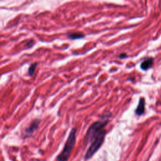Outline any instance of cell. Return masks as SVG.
<instances>
[{
    "label": "cell",
    "mask_w": 161,
    "mask_h": 161,
    "mask_svg": "<svg viewBox=\"0 0 161 161\" xmlns=\"http://www.w3.org/2000/svg\"><path fill=\"white\" fill-rule=\"evenodd\" d=\"M68 38L72 40H75V39H79V38H82L84 36V35L82 33H69L67 35Z\"/></svg>",
    "instance_id": "52a82bcc"
},
{
    "label": "cell",
    "mask_w": 161,
    "mask_h": 161,
    "mask_svg": "<svg viewBox=\"0 0 161 161\" xmlns=\"http://www.w3.org/2000/svg\"><path fill=\"white\" fill-rule=\"evenodd\" d=\"M36 65H37L36 63H35V64H31V65L30 66V67H29V69H28V73H29V75H30L31 76V75H33Z\"/></svg>",
    "instance_id": "ba28073f"
},
{
    "label": "cell",
    "mask_w": 161,
    "mask_h": 161,
    "mask_svg": "<svg viewBox=\"0 0 161 161\" xmlns=\"http://www.w3.org/2000/svg\"><path fill=\"white\" fill-rule=\"evenodd\" d=\"M40 121L39 119H35L33 121V122L30 124V125L24 131V138H26L30 136H31L33 132L36 130V128H38V126L40 123Z\"/></svg>",
    "instance_id": "277c9868"
},
{
    "label": "cell",
    "mask_w": 161,
    "mask_h": 161,
    "mask_svg": "<svg viewBox=\"0 0 161 161\" xmlns=\"http://www.w3.org/2000/svg\"><path fill=\"white\" fill-rule=\"evenodd\" d=\"M145 98L141 97L139 100L137 108L135 109V114L138 116H141L143 114L145 113Z\"/></svg>",
    "instance_id": "8992f818"
},
{
    "label": "cell",
    "mask_w": 161,
    "mask_h": 161,
    "mask_svg": "<svg viewBox=\"0 0 161 161\" xmlns=\"http://www.w3.org/2000/svg\"><path fill=\"white\" fill-rule=\"evenodd\" d=\"M76 140V130L72 128L69 135L67 140L62 152L57 156V161H67L70 157L71 152L74 147Z\"/></svg>",
    "instance_id": "6da1fadb"
},
{
    "label": "cell",
    "mask_w": 161,
    "mask_h": 161,
    "mask_svg": "<svg viewBox=\"0 0 161 161\" xmlns=\"http://www.w3.org/2000/svg\"><path fill=\"white\" fill-rule=\"evenodd\" d=\"M33 44H34L33 41V40H31V41H30V42L28 43V44L26 45V46H27V47L30 48L31 47H32V46L33 45Z\"/></svg>",
    "instance_id": "9c48e42d"
},
{
    "label": "cell",
    "mask_w": 161,
    "mask_h": 161,
    "mask_svg": "<svg viewBox=\"0 0 161 161\" xmlns=\"http://www.w3.org/2000/svg\"><path fill=\"white\" fill-rule=\"evenodd\" d=\"M153 65V58L152 57L147 58L143 60L140 64V68L143 70H147L152 67Z\"/></svg>",
    "instance_id": "5b68a950"
},
{
    "label": "cell",
    "mask_w": 161,
    "mask_h": 161,
    "mask_svg": "<svg viewBox=\"0 0 161 161\" xmlns=\"http://www.w3.org/2000/svg\"><path fill=\"white\" fill-rule=\"evenodd\" d=\"M108 121L106 118L94 122L91 125L87 131L85 135L84 141L87 143L92 142L93 140L102 131L104 130V128L108 124Z\"/></svg>",
    "instance_id": "7a4b0ae2"
},
{
    "label": "cell",
    "mask_w": 161,
    "mask_h": 161,
    "mask_svg": "<svg viewBox=\"0 0 161 161\" xmlns=\"http://www.w3.org/2000/svg\"><path fill=\"white\" fill-rule=\"evenodd\" d=\"M127 57V55H126L125 53H122V54H121V55H119V57L121 58H125V57Z\"/></svg>",
    "instance_id": "30bf717a"
},
{
    "label": "cell",
    "mask_w": 161,
    "mask_h": 161,
    "mask_svg": "<svg viewBox=\"0 0 161 161\" xmlns=\"http://www.w3.org/2000/svg\"><path fill=\"white\" fill-rule=\"evenodd\" d=\"M106 135V130L102 131L91 142V144L89 148L87 150V152L85 155V159L88 160L91 158L93 155L99 150V148L101 147L102 144L104 142V138Z\"/></svg>",
    "instance_id": "3957f363"
}]
</instances>
